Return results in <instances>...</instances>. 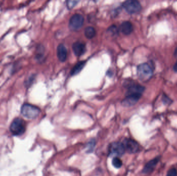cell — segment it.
I'll return each mask as SVG.
<instances>
[{"mask_svg": "<svg viewBox=\"0 0 177 176\" xmlns=\"http://www.w3.org/2000/svg\"><path fill=\"white\" fill-rule=\"evenodd\" d=\"M21 112L22 115L26 118H36L39 115L41 110L35 106L30 104H24L23 105Z\"/></svg>", "mask_w": 177, "mask_h": 176, "instance_id": "obj_1", "label": "cell"}, {"mask_svg": "<svg viewBox=\"0 0 177 176\" xmlns=\"http://www.w3.org/2000/svg\"><path fill=\"white\" fill-rule=\"evenodd\" d=\"M137 74L142 81H148L152 76L153 70L148 64H142L137 68Z\"/></svg>", "mask_w": 177, "mask_h": 176, "instance_id": "obj_2", "label": "cell"}, {"mask_svg": "<svg viewBox=\"0 0 177 176\" xmlns=\"http://www.w3.org/2000/svg\"><path fill=\"white\" fill-rule=\"evenodd\" d=\"M10 130L14 136L22 135L26 130L24 121L21 119H15L11 124Z\"/></svg>", "mask_w": 177, "mask_h": 176, "instance_id": "obj_3", "label": "cell"}, {"mask_svg": "<svg viewBox=\"0 0 177 176\" xmlns=\"http://www.w3.org/2000/svg\"><path fill=\"white\" fill-rule=\"evenodd\" d=\"M123 7L125 10L130 14L137 13L142 9L139 2L135 0H129L123 3Z\"/></svg>", "mask_w": 177, "mask_h": 176, "instance_id": "obj_4", "label": "cell"}, {"mask_svg": "<svg viewBox=\"0 0 177 176\" xmlns=\"http://www.w3.org/2000/svg\"><path fill=\"white\" fill-rule=\"evenodd\" d=\"M125 151V148L122 143H112L110 145L109 147V154L111 156H115V157L122 156Z\"/></svg>", "mask_w": 177, "mask_h": 176, "instance_id": "obj_5", "label": "cell"}, {"mask_svg": "<svg viewBox=\"0 0 177 176\" xmlns=\"http://www.w3.org/2000/svg\"><path fill=\"white\" fill-rule=\"evenodd\" d=\"M84 22V17L80 14H75L69 20V27L71 30L76 31L82 27Z\"/></svg>", "mask_w": 177, "mask_h": 176, "instance_id": "obj_6", "label": "cell"}, {"mask_svg": "<svg viewBox=\"0 0 177 176\" xmlns=\"http://www.w3.org/2000/svg\"><path fill=\"white\" fill-rule=\"evenodd\" d=\"M123 144L125 151L130 154H135L138 152L139 146L137 142L134 139H127L123 142Z\"/></svg>", "mask_w": 177, "mask_h": 176, "instance_id": "obj_7", "label": "cell"}, {"mask_svg": "<svg viewBox=\"0 0 177 176\" xmlns=\"http://www.w3.org/2000/svg\"><path fill=\"white\" fill-rule=\"evenodd\" d=\"M142 95H127L126 98L122 101V104L124 106H134L138 102Z\"/></svg>", "mask_w": 177, "mask_h": 176, "instance_id": "obj_8", "label": "cell"}, {"mask_svg": "<svg viewBox=\"0 0 177 176\" xmlns=\"http://www.w3.org/2000/svg\"><path fill=\"white\" fill-rule=\"evenodd\" d=\"M160 157H157L154 159L150 161L149 162H148L145 164L144 169H143V172L145 173V174H149V173L152 172L153 170L154 169L155 167L157 166L158 161H160Z\"/></svg>", "mask_w": 177, "mask_h": 176, "instance_id": "obj_9", "label": "cell"}, {"mask_svg": "<svg viewBox=\"0 0 177 176\" xmlns=\"http://www.w3.org/2000/svg\"><path fill=\"white\" fill-rule=\"evenodd\" d=\"M72 48L75 54L77 56L82 55L86 51L85 45L80 42L75 43L73 44Z\"/></svg>", "mask_w": 177, "mask_h": 176, "instance_id": "obj_10", "label": "cell"}, {"mask_svg": "<svg viewBox=\"0 0 177 176\" xmlns=\"http://www.w3.org/2000/svg\"><path fill=\"white\" fill-rule=\"evenodd\" d=\"M145 88L139 85H133L129 87V90L127 93V95H142L144 92Z\"/></svg>", "mask_w": 177, "mask_h": 176, "instance_id": "obj_11", "label": "cell"}, {"mask_svg": "<svg viewBox=\"0 0 177 176\" xmlns=\"http://www.w3.org/2000/svg\"><path fill=\"white\" fill-rule=\"evenodd\" d=\"M67 50L63 45H59L57 48V55L58 58L62 62H64L67 58Z\"/></svg>", "mask_w": 177, "mask_h": 176, "instance_id": "obj_12", "label": "cell"}, {"mask_svg": "<svg viewBox=\"0 0 177 176\" xmlns=\"http://www.w3.org/2000/svg\"><path fill=\"white\" fill-rule=\"evenodd\" d=\"M120 30L125 35H129L132 32L133 30L132 23L129 21H124L121 24Z\"/></svg>", "mask_w": 177, "mask_h": 176, "instance_id": "obj_13", "label": "cell"}, {"mask_svg": "<svg viewBox=\"0 0 177 176\" xmlns=\"http://www.w3.org/2000/svg\"><path fill=\"white\" fill-rule=\"evenodd\" d=\"M86 62L85 61H79L76 65L75 66V67L72 69L71 71V74L72 76L76 75L78 74L80 71L82 70L85 65Z\"/></svg>", "mask_w": 177, "mask_h": 176, "instance_id": "obj_14", "label": "cell"}, {"mask_svg": "<svg viewBox=\"0 0 177 176\" xmlns=\"http://www.w3.org/2000/svg\"><path fill=\"white\" fill-rule=\"evenodd\" d=\"M84 34L86 37L89 39H91L96 35L95 29L91 26H88L86 28L84 31Z\"/></svg>", "mask_w": 177, "mask_h": 176, "instance_id": "obj_15", "label": "cell"}, {"mask_svg": "<svg viewBox=\"0 0 177 176\" xmlns=\"http://www.w3.org/2000/svg\"><path fill=\"white\" fill-rule=\"evenodd\" d=\"M112 165L117 169H119L122 165V162L118 157H114L112 160Z\"/></svg>", "mask_w": 177, "mask_h": 176, "instance_id": "obj_16", "label": "cell"}, {"mask_svg": "<svg viewBox=\"0 0 177 176\" xmlns=\"http://www.w3.org/2000/svg\"><path fill=\"white\" fill-rule=\"evenodd\" d=\"M108 31L109 33L111 34L112 35H117L118 34V31H117V28L114 25L110 26V28H108Z\"/></svg>", "mask_w": 177, "mask_h": 176, "instance_id": "obj_17", "label": "cell"}, {"mask_svg": "<svg viewBox=\"0 0 177 176\" xmlns=\"http://www.w3.org/2000/svg\"><path fill=\"white\" fill-rule=\"evenodd\" d=\"M78 2V1H69L67 2V7L69 9L73 8L76 5L77 3Z\"/></svg>", "mask_w": 177, "mask_h": 176, "instance_id": "obj_18", "label": "cell"}, {"mask_svg": "<svg viewBox=\"0 0 177 176\" xmlns=\"http://www.w3.org/2000/svg\"><path fill=\"white\" fill-rule=\"evenodd\" d=\"M177 171L175 169H172L168 171L167 176H177Z\"/></svg>", "mask_w": 177, "mask_h": 176, "instance_id": "obj_19", "label": "cell"}, {"mask_svg": "<svg viewBox=\"0 0 177 176\" xmlns=\"http://www.w3.org/2000/svg\"><path fill=\"white\" fill-rule=\"evenodd\" d=\"M163 101L164 102V104H170L172 102L171 99L165 95H164L163 97Z\"/></svg>", "mask_w": 177, "mask_h": 176, "instance_id": "obj_20", "label": "cell"}, {"mask_svg": "<svg viewBox=\"0 0 177 176\" xmlns=\"http://www.w3.org/2000/svg\"><path fill=\"white\" fill-rule=\"evenodd\" d=\"M94 145H95V142L94 141H92L91 142H89L88 143V146H87V148H88V151L89 152L92 151L93 150V148L94 147Z\"/></svg>", "mask_w": 177, "mask_h": 176, "instance_id": "obj_21", "label": "cell"}, {"mask_svg": "<svg viewBox=\"0 0 177 176\" xmlns=\"http://www.w3.org/2000/svg\"><path fill=\"white\" fill-rule=\"evenodd\" d=\"M173 70L175 72H177V62L173 66Z\"/></svg>", "mask_w": 177, "mask_h": 176, "instance_id": "obj_22", "label": "cell"}, {"mask_svg": "<svg viewBox=\"0 0 177 176\" xmlns=\"http://www.w3.org/2000/svg\"><path fill=\"white\" fill-rule=\"evenodd\" d=\"M174 55L175 56V57L177 58V47L175 49V53H174Z\"/></svg>", "mask_w": 177, "mask_h": 176, "instance_id": "obj_23", "label": "cell"}]
</instances>
